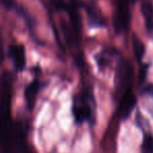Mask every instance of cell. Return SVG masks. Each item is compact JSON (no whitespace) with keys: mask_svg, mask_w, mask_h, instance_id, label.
<instances>
[{"mask_svg":"<svg viewBox=\"0 0 153 153\" xmlns=\"http://www.w3.org/2000/svg\"><path fill=\"white\" fill-rule=\"evenodd\" d=\"M39 90H40V83H39L38 80H35L33 81L27 87L25 88V91H24V98H25L26 105L30 109H33L35 106V103L37 100V96L39 94Z\"/></svg>","mask_w":153,"mask_h":153,"instance_id":"8992f818","label":"cell"},{"mask_svg":"<svg viewBox=\"0 0 153 153\" xmlns=\"http://www.w3.org/2000/svg\"><path fill=\"white\" fill-rule=\"evenodd\" d=\"M0 4L7 10H14L17 5L15 0H0Z\"/></svg>","mask_w":153,"mask_h":153,"instance_id":"30bf717a","label":"cell"},{"mask_svg":"<svg viewBox=\"0 0 153 153\" xmlns=\"http://www.w3.org/2000/svg\"><path fill=\"white\" fill-rule=\"evenodd\" d=\"M10 57L14 63L15 68L18 71H21L24 69L26 64L25 58V48L22 44L14 43L10 46Z\"/></svg>","mask_w":153,"mask_h":153,"instance_id":"277c9868","label":"cell"},{"mask_svg":"<svg viewBox=\"0 0 153 153\" xmlns=\"http://www.w3.org/2000/svg\"><path fill=\"white\" fill-rule=\"evenodd\" d=\"M140 11L148 32H153V3L150 1H145L142 4Z\"/></svg>","mask_w":153,"mask_h":153,"instance_id":"52a82bcc","label":"cell"},{"mask_svg":"<svg viewBox=\"0 0 153 153\" xmlns=\"http://www.w3.org/2000/svg\"><path fill=\"white\" fill-rule=\"evenodd\" d=\"M91 102L94 100L87 94H82L74 98L72 112L76 123L91 122L94 119V106H91Z\"/></svg>","mask_w":153,"mask_h":153,"instance_id":"6da1fadb","label":"cell"},{"mask_svg":"<svg viewBox=\"0 0 153 153\" xmlns=\"http://www.w3.org/2000/svg\"><path fill=\"white\" fill-rule=\"evenodd\" d=\"M136 104V99L135 96L133 94L131 89L127 90L124 92L123 96L121 97V101H120L119 105V117L122 120L127 119L133 108L135 107Z\"/></svg>","mask_w":153,"mask_h":153,"instance_id":"3957f363","label":"cell"},{"mask_svg":"<svg viewBox=\"0 0 153 153\" xmlns=\"http://www.w3.org/2000/svg\"><path fill=\"white\" fill-rule=\"evenodd\" d=\"M132 46H133V53L135 56V59L140 61L145 55V45L136 36L132 37Z\"/></svg>","mask_w":153,"mask_h":153,"instance_id":"ba28073f","label":"cell"},{"mask_svg":"<svg viewBox=\"0 0 153 153\" xmlns=\"http://www.w3.org/2000/svg\"><path fill=\"white\" fill-rule=\"evenodd\" d=\"M132 74H133V70H132V66L130 62L123 60L119 64L117 80V91L121 92V96H123L124 92H126L127 90L131 89Z\"/></svg>","mask_w":153,"mask_h":153,"instance_id":"7a4b0ae2","label":"cell"},{"mask_svg":"<svg viewBox=\"0 0 153 153\" xmlns=\"http://www.w3.org/2000/svg\"><path fill=\"white\" fill-rule=\"evenodd\" d=\"M86 12H87L88 23L90 26H92V27H104V26H106V20L99 10V7L96 5V3H88L86 7Z\"/></svg>","mask_w":153,"mask_h":153,"instance_id":"5b68a950","label":"cell"},{"mask_svg":"<svg viewBox=\"0 0 153 153\" xmlns=\"http://www.w3.org/2000/svg\"><path fill=\"white\" fill-rule=\"evenodd\" d=\"M3 56H4V53H3V43H2V39L0 38V65L3 61Z\"/></svg>","mask_w":153,"mask_h":153,"instance_id":"8fae6325","label":"cell"},{"mask_svg":"<svg viewBox=\"0 0 153 153\" xmlns=\"http://www.w3.org/2000/svg\"><path fill=\"white\" fill-rule=\"evenodd\" d=\"M144 91L146 92L147 94H153V84H149L145 87Z\"/></svg>","mask_w":153,"mask_h":153,"instance_id":"7c38bea8","label":"cell"},{"mask_svg":"<svg viewBox=\"0 0 153 153\" xmlns=\"http://www.w3.org/2000/svg\"><path fill=\"white\" fill-rule=\"evenodd\" d=\"M142 153H153V135L146 134L142 144Z\"/></svg>","mask_w":153,"mask_h":153,"instance_id":"9c48e42d","label":"cell"}]
</instances>
